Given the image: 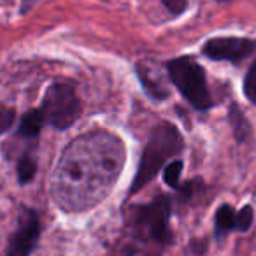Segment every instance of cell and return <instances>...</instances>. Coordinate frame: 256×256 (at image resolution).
<instances>
[{"mask_svg":"<svg viewBox=\"0 0 256 256\" xmlns=\"http://www.w3.org/2000/svg\"><path fill=\"white\" fill-rule=\"evenodd\" d=\"M124 165V146L109 132H92L64 151L53 178V196L65 210L88 209L109 193Z\"/></svg>","mask_w":256,"mask_h":256,"instance_id":"cell-1","label":"cell"},{"mask_svg":"<svg viewBox=\"0 0 256 256\" xmlns=\"http://www.w3.org/2000/svg\"><path fill=\"white\" fill-rule=\"evenodd\" d=\"M184 150V139L176 124L164 121L153 128L151 137L140 156V164L137 167V174L130 186V195L140 192L148 182H151L158 176V172L165 167L170 158L179 156Z\"/></svg>","mask_w":256,"mask_h":256,"instance_id":"cell-2","label":"cell"},{"mask_svg":"<svg viewBox=\"0 0 256 256\" xmlns=\"http://www.w3.org/2000/svg\"><path fill=\"white\" fill-rule=\"evenodd\" d=\"M172 198L167 195H160L150 204L136 207L130 218V230L136 238L142 244H153L160 248H167L172 244L170 230Z\"/></svg>","mask_w":256,"mask_h":256,"instance_id":"cell-3","label":"cell"},{"mask_svg":"<svg viewBox=\"0 0 256 256\" xmlns=\"http://www.w3.org/2000/svg\"><path fill=\"white\" fill-rule=\"evenodd\" d=\"M167 72L170 82L193 109L207 112L216 106L207 84L206 68L193 56H178L170 60L167 64Z\"/></svg>","mask_w":256,"mask_h":256,"instance_id":"cell-4","label":"cell"},{"mask_svg":"<svg viewBox=\"0 0 256 256\" xmlns=\"http://www.w3.org/2000/svg\"><path fill=\"white\" fill-rule=\"evenodd\" d=\"M40 110L46 124H51L56 130H67L79 120L82 104L72 84L53 82L44 93Z\"/></svg>","mask_w":256,"mask_h":256,"instance_id":"cell-5","label":"cell"},{"mask_svg":"<svg viewBox=\"0 0 256 256\" xmlns=\"http://www.w3.org/2000/svg\"><path fill=\"white\" fill-rule=\"evenodd\" d=\"M256 53V39L237 36H223L207 39L202 46V54L212 62H228L232 65L244 64Z\"/></svg>","mask_w":256,"mask_h":256,"instance_id":"cell-6","label":"cell"},{"mask_svg":"<svg viewBox=\"0 0 256 256\" xmlns=\"http://www.w3.org/2000/svg\"><path fill=\"white\" fill-rule=\"evenodd\" d=\"M254 223V209L246 204L240 209H235L230 204H221L214 214V237L216 240H223L232 232L246 234Z\"/></svg>","mask_w":256,"mask_h":256,"instance_id":"cell-7","label":"cell"},{"mask_svg":"<svg viewBox=\"0 0 256 256\" xmlns=\"http://www.w3.org/2000/svg\"><path fill=\"white\" fill-rule=\"evenodd\" d=\"M40 237V220L34 209H25L20 218L18 230L12 234L8 252L11 256H26L37 248Z\"/></svg>","mask_w":256,"mask_h":256,"instance_id":"cell-8","label":"cell"},{"mask_svg":"<svg viewBox=\"0 0 256 256\" xmlns=\"http://www.w3.org/2000/svg\"><path fill=\"white\" fill-rule=\"evenodd\" d=\"M228 123L232 128V136H234L237 144H249L254 136L252 124L249 121V118L246 116V112L242 110V107L237 102H232L228 107Z\"/></svg>","mask_w":256,"mask_h":256,"instance_id":"cell-9","label":"cell"},{"mask_svg":"<svg viewBox=\"0 0 256 256\" xmlns=\"http://www.w3.org/2000/svg\"><path fill=\"white\" fill-rule=\"evenodd\" d=\"M158 72L153 70V67L146 64H137V76H139L140 82H142L144 90L148 95L154 100H164L168 96V90L164 86V82L158 79Z\"/></svg>","mask_w":256,"mask_h":256,"instance_id":"cell-10","label":"cell"},{"mask_svg":"<svg viewBox=\"0 0 256 256\" xmlns=\"http://www.w3.org/2000/svg\"><path fill=\"white\" fill-rule=\"evenodd\" d=\"M44 124H46V120H44L42 110L32 109L22 118V123L18 126V136L25 137V139H37Z\"/></svg>","mask_w":256,"mask_h":256,"instance_id":"cell-11","label":"cell"},{"mask_svg":"<svg viewBox=\"0 0 256 256\" xmlns=\"http://www.w3.org/2000/svg\"><path fill=\"white\" fill-rule=\"evenodd\" d=\"M16 172H18V181L22 184H28L37 174V162L34 154L23 153L18 160V165H16Z\"/></svg>","mask_w":256,"mask_h":256,"instance_id":"cell-12","label":"cell"},{"mask_svg":"<svg viewBox=\"0 0 256 256\" xmlns=\"http://www.w3.org/2000/svg\"><path fill=\"white\" fill-rule=\"evenodd\" d=\"M182 168H184V164H182V160L168 162V164L164 167V181H165V184L170 186L172 190H179V188H181Z\"/></svg>","mask_w":256,"mask_h":256,"instance_id":"cell-13","label":"cell"},{"mask_svg":"<svg viewBox=\"0 0 256 256\" xmlns=\"http://www.w3.org/2000/svg\"><path fill=\"white\" fill-rule=\"evenodd\" d=\"M242 93L251 106L256 107V58L248 67L244 79H242Z\"/></svg>","mask_w":256,"mask_h":256,"instance_id":"cell-14","label":"cell"},{"mask_svg":"<svg viewBox=\"0 0 256 256\" xmlns=\"http://www.w3.org/2000/svg\"><path fill=\"white\" fill-rule=\"evenodd\" d=\"M14 120H16L14 109H12V107L2 106V104H0V136H2V134H6L9 128L12 126Z\"/></svg>","mask_w":256,"mask_h":256,"instance_id":"cell-15","label":"cell"},{"mask_svg":"<svg viewBox=\"0 0 256 256\" xmlns=\"http://www.w3.org/2000/svg\"><path fill=\"white\" fill-rule=\"evenodd\" d=\"M162 4L172 16H181L188 11V0H162Z\"/></svg>","mask_w":256,"mask_h":256,"instance_id":"cell-16","label":"cell"},{"mask_svg":"<svg viewBox=\"0 0 256 256\" xmlns=\"http://www.w3.org/2000/svg\"><path fill=\"white\" fill-rule=\"evenodd\" d=\"M37 0H22V14H25L26 11H30V8H32L34 4H36Z\"/></svg>","mask_w":256,"mask_h":256,"instance_id":"cell-17","label":"cell"},{"mask_svg":"<svg viewBox=\"0 0 256 256\" xmlns=\"http://www.w3.org/2000/svg\"><path fill=\"white\" fill-rule=\"evenodd\" d=\"M220 4H230V2H237V0H216Z\"/></svg>","mask_w":256,"mask_h":256,"instance_id":"cell-18","label":"cell"}]
</instances>
